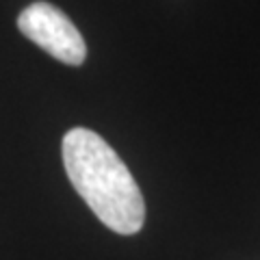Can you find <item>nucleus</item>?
Listing matches in <instances>:
<instances>
[{
	"mask_svg": "<svg viewBox=\"0 0 260 260\" xmlns=\"http://www.w3.org/2000/svg\"><path fill=\"white\" fill-rule=\"evenodd\" d=\"M63 165L74 191L93 215L117 234H137L145 223L139 184L119 154L89 128H72L61 143Z\"/></svg>",
	"mask_w": 260,
	"mask_h": 260,
	"instance_id": "nucleus-1",
	"label": "nucleus"
},
{
	"mask_svg": "<svg viewBox=\"0 0 260 260\" xmlns=\"http://www.w3.org/2000/svg\"><path fill=\"white\" fill-rule=\"evenodd\" d=\"M18 28L26 39L65 65L76 68L87 59V44L76 24L50 3L39 0L22 9L18 15Z\"/></svg>",
	"mask_w": 260,
	"mask_h": 260,
	"instance_id": "nucleus-2",
	"label": "nucleus"
}]
</instances>
